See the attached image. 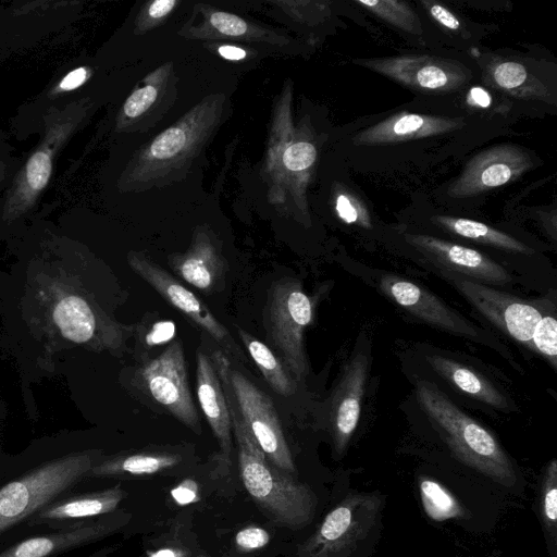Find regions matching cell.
<instances>
[{"label": "cell", "mask_w": 557, "mask_h": 557, "mask_svg": "<svg viewBox=\"0 0 557 557\" xmlns=\"http://www.w3.org/2000/svg\"><path fill=\"white\" fill-rule=\"evenodd\" d=\"M336 210L339 218L346 223H359L363 226H369V219L364 209L358 201L346 194H339L336 199Z\"/></svg>", "instance_id": "e575fe53"}, {"label": "cell", "mask_w": 557, "mask_h": 557, "mask_svg": "<svg viewBox=\"0 0 557 557\" xmlns=\"http://www.w3.org/2000/svg\"><path fill=\"white\" fill-rule=\"evenodd\" d=\"M541 511L548 539L555 543L557 529V461L553 459L547 466L542 484Z\"/></svg>", "instance_id": "f546056e"}, {"label": "cell", "mask_w": 557, "mask_h": 557, "mask_svg": "<svg viewBox=\"0 0 557 557\" xmlns=\"http://www.w3.org/2000/svg\"><path fill=\"white\" fill-rule=\"evenodd\" d=\"M419 492L425 513L435 521L465 516L463 507L450 492L437 481L423 479L419 483Z\"/></svg>", "instance_id": "4316f807"}, {"label": "cell", "mask_w": 557, "mask_h": 557, "mask_svg": "<svg viewBox=\"0 0 557 557\" xmlns=\"http://www.w3.org/2000/svg\"><path fill=\"white\" fill-rule=\"evenodd\" d=\"M381 506L374 494L347 495L299 546L295 557H349L371 533Z\"/></svg>", "instance_id": "ba28073f"}, {"label": "cell", "mask_w": 557, "mask_h": 557, "mask_svg": "<svg viewBox=\"0 0 557 557\" xmlns=\"http://www.w3.org/2000/svg\"><path fill=\"white\" fill-rule=\"evenodd\" d=\"M462 125L459 119L400 112L358 133L354 137V144L358 146L395 144L449 133Z\"/></svg>", "instance_id": "ffe728a7"}, {"label": "cell", "mask_w": 557, "mask_h": 557, "mask_svg": "<svg viewBox=\"0 0 557 557\" xmlns=\"http://www.w3.org/2000/svg\"><path fill=\"white\" fill-rule=\"evenodd\" d=\"M219 53L228 60H242L246 57L245 50L233 47V46H222L219 48Z\"/></svg>", "instance_id": "7bdbcfd3"}, {"label": "cell", "mask_w": 557, "mask_h": 557, "mask_svg": "<svg viewBox=\"0 0 557 557\" xmlns=\"http://www.w3.org/2000/svg\"><path fill=\"white\" fill-rule=\"evenodd\" d=\"M196 391L201 411L221 448V460L232 453V420L215 364L205 351L197 352Z\"/></svg>", "instance_id": "d6986e66"}, {"label": "cell", "mask_w": 557, "mask_h": 557, "mask_svg": "<svg viewBox=\"0 0 557 557\" xmlns=\"http://www.w3.org/2000/svg\"><path fill=\"white\" fill-rule=\"evenodd\" d=\"M157 98V89L146 86L135 90L126 100L123 112L129 117H136L146 111Z\"/></svg>", "instance_id": "d590c367"}, {"label": "cell", "mask_w": 557, "mask_h": 557, "mask_svg": "<svg viewBox=\"0 0 557 557\" xmlns=\"http://www.w3.org/2000/svg\"><path fill=\"white\" fill-rule=\"evenodd\" d=\"M2 458H3V454H0V462H1Z\"/></svg>", "instance_id": "c3c4849f"}, {"label": "cell", "mask_w": 557, "mask_h": 557, "mask_svg": "<svg viewBox=\"0 0 557 557\" xmlns=\"http://www.w3.org/2000/svg\"><path fill=\"white\" fill-rule=\"evenodd\" d=\"M9 410L7 403L0 397V429L8 417Z\"/></svg>", "instance_id": "bcb514c9"}, {"label": "cell", "mask_w": 557, "mask_h": 557, "mask_svg": "<svg viewBox=\"0 0 557 557\" xmlns=\"http://www.w3.org/2000/svg\"><path fill=\"white\" fill-rule=\"evenodd\" d=\"M531 343L533 349L544 356L554 368L557 367V322L554 315L542 313Z\"/></svg>", "instance_id": "4dcf8cb0"}, {"label": "cell", "mask_w": 557, "mask_h": 557, "mask_svg": "<svg viewBox=\"0 0 557 557\" xmlns=\"http://www.w3.org/2000/svg\"><path fill=\"white\" fill-rule=\"evenodd\" d=\"M451 282L498 329L517 342L532 347V335L542 317L537 307L469 278L455 275Z\"/></svg>", "instance_id": "7c38bea8"}, {"label": "cell", "mask_w": 557, "mask_h": 557, "mask_svg": "<svg viewBox=\"0 0 557 557\" xmlns=\"http://www.w3.org/2000/svg\"><path fill=\"white\" fill-rule=\"evenodd\" d=\"M82 102H70L44 116V136L21 164L13 182L0 199V237L20 239L26 235L27 221L50 183L53 161L85 116Z\"/></svg>", "instance_id": "3957f363"}, {"label": "cell", "mask_w": 557, "mask_h": 557, "mask_svg": "<svg viewBox=\"0 0 557 557\" xmlns=\"http://www.w3.org/2000/svg\"><path fill=\"white\" fill-rule=\"evenodd\" d=\"M183 129L172 127L160 134L150 146V154L154 159H170L176 156L186 144Z\"/></svg>", "instance_id": "1f68e13d"}, {"label": "cell", "mask_w": 557, "mask_h": 557, "mask_svg": "<svg viewBox=\"0 0 557 557\" xmlns=\"http://www.w3.org/2000/svg\"><path fill=\"white\" fill-rule=\"evenodd\" d=\"M317 157V151L310 143H297L289 146L284 154L283 162L290 171H302L310 168Z\"/></svg>", "instance_id": "d6a6232c"}, {"label": "cell", "mask_w": 557, "mask_h": 557, "mask_svg": "<svg viewBox=\"0 0 557 557\" xmlns=\"http://www.w3.org/2000/svg\"><path fill=\"white\" fill-rule=\"evenodd\" d=\"M406 240L441 267L479 283L506 284L508 271L484 253L444 239L422 234H408Z\"/></svg>", "instance_id": "e0dca14e"}, {"label": "cell", "mask_w": 557, "mask_h": 557, "mask_svg": "<svg viewBox=\"0 0 557 557\" xmlns=\"http://www.w3.org/2000/svg\"><path fill=\"white\" fill-rule=\"evenodd\" d=\"M270 541L267 530L258 527L242 529L235 536L237 546L244 550H253L265 546Z\"/></svg>", "instance_id": "8d00e7d4"}, {"label": "cell", "mask_w": 557, "mask_h": 557, "mask_svg": "<svg viewBox=\"0 0 557 557\" xmlns=\"http://www.w3.org/2000/svg\"><path fill=\"white\" fill-rule=\"evenodd\" d=\"M126 493L121 484L92 492H69L35 513L25 536L41 531L64 530L116 511Z\"/></svg>", "instance_id": "4fadbf2b"}, {"label": "cell", "mask_w": 557, "mask_h": 557, "mask_svg": "<svg viewBox=\"0 0 557 557\" xmlns=\"http://www.w3.org/2000/svg\"><path fill=\"white\" fill-rule=\"evenodd\" d=\"M88 78V69L79 66L67 72L61 81L57 84L54 92L65 94L71 92L78 87L83 86Z\"/></svg>", "instance_id": "ab89813d"}, {"label": "cell", "mask_w": 557, "mask_h": 557, "mask_svg": "<svg viewBox=\"0 0 557 557\" xmlns=\"http://www.w3.org/2000/svg\"><path fill=\"white\" fill-rule=\"evenodd\" d=\"M177 552L170 548H164L152 554L150 557H177Z\"/></svg>", "instance_id": "f6af8a7d"}, {"label": "cell", "mask_w": 557, "mask_h": 557, "mask_svg": "<svg viewBox=\"0 0 557 557\" xmlns=\"http://www.w3.org/2000/svg\"><path fill=\"white\" fill-rule=\"evenodd\" d=\"M355 3L406 33L422 35L418 15L405 1L357 0Z\"/></svg>", "instance_id": "83f0119b"}, {"label": "cell", "mask_w": 557, "mask_h": 557, "mask_svg": "<svg viewBox=\"0 0 557 557\" xmlns=\"http://www.w3.org/2000/svg\"><path fill=\"white\" fill-rule=\"evenodd\" d=\"M380 287L411 314L454 334L479 338L480 331L424 287L396 275H383Z\"/></svg>", "instance_id": "2e32d148"}, {"label": "cell", "mask_w": 557, "mask_h": 557, "mask_svg": "<svg viewBox=\"0 0 557 557\" xmlns=\"http://www.w3.org/2000/svg\"><path fill=\"white\" fill-rule=\"evenodd\" d=\"M131 269L146 281L171 306L183 313L196 326L207 333L228 355L247 361L227 329L193 292L186 288L172 274L139 253L127 258Z\"/></svg>", "instance_id": "30bf717a"}, {"label": "cell", "mask_w": 557, "mask_h": 557, "mask_svg": "<svg viewBox=\"0 0 557 557\" xmlns=\"http://www.w3.org/2000/svg\"><path fill=\"white\" fill-rule=\"evenodd\" d=\"M104 555H106V552H101V553L94 554L92 556H89V557H104Z\"/></svg>", "instance_id": "7dc6e473"}, {"label": "cell", "mask_w": 557, "mask_h": 557, "mask_svg": "<svg viewBox=\"0 0 557 557\" xmlns=\"http://www.w3.org/2000/svg\"><path fill=\"white\" fill-rule=\"evenodd\" d=\"M228 409L238 446L239 473L247 492L274 523L289 529L308 524L317 507L313 492L270 463L230 405Z\"/></svg>", "instance_id": "277c9868"}, {"label": "cell", "mask_w": 557, "mask_h": 557, "mask_svg": "<svg viewBox=\"0 0 557 557\" xmlns=\"http://www.w3.org/2000/svg\"><path fill=\"white\" fill-rule=\"evenodd\" d=\"M416 392L457 459L500 485L511 487L516 483L513 465L490 431L460 410L435 384L418 381Z\"/></svg>", "instance_id": "5b68a950"}, {"label": "cell", "mask_w": 557, "mask_h": 557, "mask_svg": "<svg viewBox=\"0 0 557 557\" xmlns=\"http://www.w3.org/2000/svg\"><path fill=\"white\" fill-rule=\"evenodd\" d=\"M484 77L490 85L511 95H523L524 86L531 83L522 63L505 59L490 61L484 67Z\"/></svg>", "instance_id": "f1b7e54d"}, {"label": "cell", "mask_w": 557, "mask_h": 557, "mask_svg": "<svg viewBox=\"0 0 557 557\" xmlns=\"http://www.w3.org/2000/svg\"><path fill=\"white\" fill-rule=\"evenodd\" d=\"M237 333L249 356L271 388L281 396L294 395L296 392V381L276 354L267 344L255 338L245 330L237 327Z\"/></svg>", "instance_id": "d4e9b609"}, {"label": "cell", "mask_w": 557, "mask_h": 557, "mask_svg": "<svg viewBox=\"0 0 557 557\" xmlns=\"http://www.w3.org/2000/svg\"><path fill=\"white\" fill-rule=\"evenodd\" d=\"M432 221L451 234L476 243L512 252L528 255L533 252L530 247L515 237L482 222L450 215H435Z\"/></svg>", "instance_id": "cb8c5ba5"}, {"label": "cell", "mask_w": 557, "mask_h": 557, "mask_svg": "<svg viewBox=\"0 0 557 557\" xmlns=\"http://www.w3.org/2000/svg\"><path fill=\"white\" fill-rule=\"evenodd\" d=\"M530 154L515 145H499L473 157L448 194L465 198L503 186L532 168Z\"/></svg>", "instance_id": "5bb4252c"}, {"label": "cell", "mask_w": 557, "mask_h": 557, "mask_svg": "<svg viewBox=\"0 0 557 557\" xmlns=\"http://www.w3.org/2000/svg\"><path fill=\"white\" fill-rule=\"evenodd\" d=\"M210 22L224 35L240 36L247 30V24L240 17L225 12L213 13Z\"/></svg>", "instance_id": "f35d334b"}, {"label": "cell", "mask_w": 557, "mask_h": 557, "mask_svg": "<svg viewBox=\"0 0 557 557\" xmlns=\"http://www.w3.org/2000/svg\"><path fill=\"white\" fill-rule=\"evenodd\" d=\"M136 383L171 416L199 434L200 420L188 383V368L182 341L171 342L159 355L141 363Z\"/></svg>", "instance_id": "9c48e42d"}, {"label": "cell", "mask_w": 557, "mask_h": 557, "mask_svg": "<svg viewBox=\"0 0 557 557\" xmlns=\"http://www.w3.org/2000/svg\"><path fill=\"white\" fill-rule=\"evenodd\" d=\"M403 86L424 92H447L463 86L469 70L460 62L431 55H397L355 60Z\"/></svg>", "instance_id": "8fae6325"}, {"label": "cell", "mask_w": 557, "mask_h": 557, "mask_svg": "<svg viewBox=\"0 0 557 557\" xmlns=\"http://www.w3.org/2000/svg\"><path fill=\"white\" fill-rule=\"evenodd\" d=\"M169 264L176 276L207 295L222 288L227 271L224 258L207 239L197 240L186 253L171 256Z\"/></svg>", "instance_id": "44dd1931"}, {"label": "cell", "mask_w": 557, "mask_h": 557, "mask_svg": "<svg viewBox=\"0 0 557 557\" xmlns=\"http://www.w3.org/2000/svg\"><path fill=\"white\" fill-rule=\"evenodd\" d=\"M181 461L180 454L166 450L103 455L89 470L86 480L154 474L173 468Z\"/></svg>", "instance_id": "7402d4cb"}, {"label": "cell", "mask_w": 557, "mask_h": 557, "mask_svg": "<svg viewBox=\"0 0 557 557\" xmlns=\"http://www.w3.org/2000/svg\"><path fill=\"white\" fill-rule=\"evenodd\" d=\"M22 161L14 156L11 148L0 143V199L13 182Z\"/></svg>", "instance_id": "836d02e7"}, {"label": "cell", "mask_w": 557, "mask_h": 557, "mask_svg": "<svg viewBox=\"0 0 557 557\" xmlns=\"http://www.w3.org/2000/svg\"><path fill=\"white\" fill-rule=\"evenodd\" d=\"M176 4L174 0H157L149 7V15L153 18H159L166 15Z\"/></svg>", "instance_id": "b9f144b4"}, {"label": "cell", "mask_w": 557, "mask_h": 557, "mask_svg": "<svg viewBox=\"0 0 557 557\" xmlns=\"http://www.w3.org/2000/svg\"><path fill=\"white\" fill-rule=\"evenodd\" d=\"M470 99L476 104L481 107H486L490 102L488 94L481 88H473L470 91Z\"/></svg>", "instance_id": "ee69618b"}, {"label": "cell", "mask_w": 557, "mask_h": 557, "mask_svg": "<svg viewBox=\"0 0 557 557\" xmlns=\"http://www.w3.org/2000/svg\"><path fill=\"white\" fill-rule=\"evenodd\" d=\"M176 325L172 320L154 317H145L135 324L133 337L135 338L134 357L141 364L151 359L150 354L161 346H168L174 341Z\"/></svg>", "instance_id": "484cf974"}, {"label": "cell", "mask_w": 557, "mask_h": 557, "mask_svg": "<svg viewBox=\"0 0 557 557\" xmlns=\"http://www.w3.org/2000/svg\"><path fill=\"white\" fill-rule=\"evenodd\" d=\"M171 496L181 506L199 500L198 485L191 479H186L171 491Z\"/></svg>", "instance_id": "60d3db41"}, {"label": "cell", "mask_w": 557, "mask_h": 557, "mask_svg": "<svg viewBox=\"0 0 557 557\" xmlns=\"http://www.w3.org/2000/svg\"><path fill=\"white\" fill-rule=\"evenodd\" d=\"M126 522V513L114 511L72 529L37 532L2 548L0 557H57L100 541Z\"/></svg>", "instance_id": "9a60e30c"}, {"label": "cell", "mask_w": 557, "mask_h": 557, "mask_svg": "<svg viewBox=\"0 0 557 557\" xmlns=\"http://www.w3.org/2000/svg\"><path fill=\"white\" fill-rule=\"evenodd\" d=\"M426 360L434 371L465 394L498 409L508 407L498 388L474 370L438 355L428 356Z\"/></svg>", "instance_id": "603a6c76"}, {"label": "cell", "mask_w": 557, "mask_h": 557, "mask_svg": "<svg viewBox=\"0 0 557 557\" xmlns=\"http://www.w3.org/2000/svg\"><path fill=\"white\" fill-rule=\"evenodd\" d=\"M312 317L311 299L298 281L282 277L272 283L264 306V330L295 381L304 380L309 372L304 336Z\"/></svg>", "instance_id": "52a82bcc"}, {"label": "cell", "mask_w": 557, "mask_h": 557, "mask_svg": "<svg viewBox=\"0 0 557 557\" xmlns=\"http://www.w3.org/2000/svg\"><path fill=\"white\" fill-rule=\"evenodd\" d=\"M368 363L364 354H356L346 363L331 398L329 423L334 448L338 455L346 449L359 421Z\"/></svg>", "instance_id": "ac0fdd59"}, {"label": "cell", "mask_w": 557, "mask_h": 557, "mask_svg": "<svg viewBox=\"0 0 557 557\" xmlns=\"http://www.w3.org/2000/svg\"><path fill=\"white\" fill-rule=\"evenodd\" d=\"M108 270L73 246L28 249L0 270V343L14 359L27 417L36 420L32 386L61 374L78 354L121 357L135 325L114 317Z\"/></svg>", "instance_id": "6da1fadb"}, {"label": "cell", "mask_w": 557, "mask_h": 557, "mask_svg": "<svg viewBox=\"0 0 557 557\" xmlns=\"http://www.w3.org/2000/svg\"><path fill=\"white\" fill-rule=\"evenodd\" d=\"M227 404L242 420L268 461L283 472H295V465L281 421L270 397L231 366L222 351L212 355Z\"/></svg>", "instance_id": "8992f818"}, {"label": "cell", "mask_w": 557, "mask_h": 557, "mask_svg": "<svg viewBox=\"0 0 557 557\" xmlns=\"http://www.w3.org/2000/svg\"><path fill=\"white\" fill-rule=\"evenodd\" d=\"M424 10L441 26L455 32L461 28L459 18L445 5L435 1H421Z\"/></svg>", "instance_id": "74e56055"}, {"label": "cell", "mask_w": 557, "mask_h": 557, "mask_svg": "<svg viewBox=\"0 0 557 557\" xmlns=\"http://www.w3.org/2000/svg\"><path fill=\"white\" fill-rule=\"evenodd\" d=\"M106 455L89 445L83 432L62 431L32 441L0 462V550L25 537L28 520L60 496L86 481Z\"/></svg>", "instance_id": "7a4b0ae2"}]
</instances>
